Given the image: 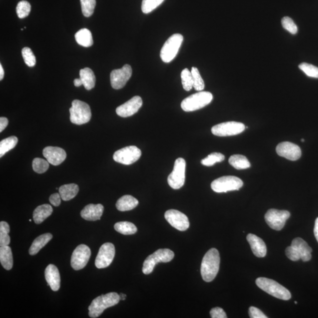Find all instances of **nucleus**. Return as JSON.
<instances>
[{
  "label": "nucleus",
  "instance_id": "49",
  "mask_svg": "<svg viewBox=\"0 0 318 318\" xmlns=\"http://www.w3.org/2000/svg\"><path fill=\"white\" fill-rule=\"evenodd\" d=\"M8 119L6 118H0V132H2L8 126Z\"/></svg>",
  "mask_w": 318,
  "mask_h": 318
},
{
  "label": "nucleus",
  "instance_id": "7",
  "mask_svg": "<svg viewBox=\"0 0 318 318\" xmlns=\"http://www.w3.org/2000/svg\"><path fill=\"white\" fill-rule=\"evenodd\" d=\"M174 252L170 250H158L146 259L142 271L145 274H150L153 272L156 264L160 262H168L174 259Z\"/></svg>",
  "mask_w": 318,
  "mask_h": 318
},
{
  "label": "nucleus",
  "instance_id": "38",
  "mask_svg": "<svg viewBox=\"0 0 318 318\" xmlns=\"http://www.w3.org/2000/svg\"><path fill=\"white\" fill-rule=\"evenodd\" d=\"M193 76L194 88L198 92L203 91L204 88V82L202 78L200 71L196 68H192L191 71Z\"/></svg>",
  "mask_w": 318,
  "mask_h": 318
},
{
  "label": "nucleus",
  "instance_id": "11",
  "mask_svg": "<svg viewBox=\"0 0 318 318\" xmlns=\"http://www.w3.org/2000/svg\"><path fill=\"white\" fill-rule=\"evenodd\" d=\"M142 152L135 146L125 147L116 152L114 159L118 163L130 165L135 163L140 158Z\"/></svg>",
  "mask_w": 318,
  "mask_h": 318
},
{
  "label": "nucleus",
  "instance_id": "15",
  "mask_svg": "<svg viewBox=\"0 0 318 318\" xmlns=\"http://www.w3.org/2000/svg\"><path fill=\"white\" fill-rule=\"evenodd\" d=\"M132 75L131 66L125 64L120 69L114 70L110 74V82L114 89H121L124 88Z\"/></svg>",
  "mask_w": 318,
  "mask_h": 318
},
{
  "label": "nucleus",
  "instance_id": "39",
  "mask_svg": "<svg viewBox=\"0 0 318 318\" xmlns=\"http://www.w3.org/2000/svg\"><path fill=\"white\" fill-rule=\"evenodd\" d=\"M82 14L89 18L94 14L96 5V0H80Z\"/></svg>",
  "mask_w": 318,
  "mask_h": 318
},
{
  "label": "nucleus",
  "instance_id": "54",
  "mask_svg": "<svg viewBox=\"0 0 318 318\" xmlns=\"http://www.w3.org/2000/svg\"><path fill=\"white\" fill-rule=\"evenodd\" d=\"M301 141H302V142H304V138L302 139V140H301Z\"/></svg>",
  "mask_w": 318,
  "mask_h": 318
},
{
  "label": "nucleus",
  "instance_id": "46",
  "mask_svg": "<svg viewBox=\"0 0 318 318\" xmlns=\"http://www.w3.org/2000/svg\"><path fill=\"white\" fill-rule=\"evenodd\" d=\"M212 318H226V314L222 308L216 307L212 309L210 312Z\"/></svg>",
  "mask_w": 318,
  "mask_h": 318
},
{
  "label": "nucleus",
  "instance_id": "23",
  "mask_svg": "<svg viewBox=\"0 0 318 318\" xmlns=\"http://www.w3.org/2000/svg\"><path fill=\"white\" fill-rule=\"evenodd\" d=\"M291 246L296 248L300 255V260H302V261L308 262L311 260V258H312V255H311L312 251V248L302 238H294L292 242Z\"/></svg>",
  "mask_w": 318,
  "mask_h": 318
},
{
  "label": "nucleus",
  "instance_id": "31",
  "mask_svg": "<svg viewBox=\"0 0 318 318\" xmlns=\"http://www.w3.org/2000/svg\"><path fill=\"white\" fill-rule=\"evenodd\" d=\"M228 163L238 170H246L250 167V164L246 157L241 154L231 156L228 159Z\"/></svg>",
  "mask_w": 318,
  "mask_h": 318
},
{
  "label": "nucleus",
  "instance_id": "6",
  "mask_svg": "<svg viewBox=\"0 0 318 318\" xmlns=\"http://www.w3.org/2000/svg\"><path fill=\"white\" fill-rule=\"evenodd\" d=\"M184 41V37L180 34H174L170 36L165 42L160 51L162 60L166 64L171 62L177 56Z\"/></svg>",
  "mask_w": 318,
  "mask_h": 318
},
{
  "label": "nucleus",
  "instance_id": "55",
  "mask_svg": "<svg viewBox=\"0 0 318 318\" xmlns=\"http://www.w3.org/2000/svg\"><path fill=\"white\" fill-rule=\"evenodd\" d=\"M294 304H297L298 303L297 302H294Z\"/></svg>",
  "mask_w": 318,
  "mask_h": 318
},
{
  "label": "nucleus",
  "instance_id": "24",
  "mask_svg": "<svg viewBox=\"0 0 318 318\" xmlns=\"http://www.w3.org/2000/svg\"><path fill=\"white\" fill-rule=\"evenodd\" d=\"M52 208L50 205L44 204L40 205L33 212V220L36 224H40L52 213Z\"/></svg>",
  "mask_w": 318,
  "mask_h": 318
},
{
  "label": "nucleus",
  "instance_id": "36",
  "mask_svg": "<svg viewBox=\"0 0 318 318\" xmlns=\"http://www.w3.org/2000/svg\"><path fill=\"white\" fill-rule=\"evenodd\" d=\"M225 157L223 154L220 153H212L208 156V157L204 158L201 161V164L205 166H212L215 164L220 163L224 160Z\"/></svg>",
  "mask_w": 318,
  "mask_h": 318
},
{
  "label": "nucleus",
  "instance_id": "37",
  "mask_svg": "<svg viewBox=\"0 0 318 318\" xmlns=\"http://www.w3.org/2000/svg\"><path fill=\"white\" fill-rule=\"evenodd\" d=\"M32 166L33 170L36 173L42 174L45 173L49 168V163L48 160L41 158H35L32 161Z\"/></svg>",
  "mask_w": 318,
  "mask_h": 318
},
{
  "label": "nucleus",
  "instance_id": "18",
  "mask_svg": "<svg viewBox=\"0 0 318 318\" xmlns=\"http://www.w3.org/2000/svg\"><path fill=\"white\" fill-rule=\"evenodd\" d=\"M143 104V101L140 96H134L125 104L116 108V114L122 118L130 117L136 114Z\"/></svg>",
  "mask_w": 318,
  "mask_h": 318
},
{
  "label": "nucleus",
  "instance_id": "2",
  "mask_svg": "<svg viewBox=\"0 0 318 318\" xmlns=\"http://www.w3.org/2000/svg\"><path fill=\"white\" fill-rule=\"evenodd\" d=\"M120 296L116 292L102 294L92 301L88 306V316L92 318H98L107 308L116 306L120 302Z\"/></svg>",
  "mask_w": 318,
  "mask_h": 318
},
{
  "label": "nucleus",
  "instance_id": "44",
  "mask_svg": "<svg viewBox=\"0 0 318 318\" xmlns=\"http://www.w3.org/2000/svg\"><path fill=\"white\" fill-rule=\"evenodd\" d=\"M282 25L284 29L289 32L292 34H296L298 32V26L293 20L289 16H284L282 19Z\"/></svg>",
  "mask_w": 318,
  "mask_h": 318
},
{
  "label": "nucleus",
  "instance_id": "33",
  "mask_svg": "<svg viewBox=\"0 0 318 318\" xmlns=\"http://www.w3.org/2000/svg\"><path fill=\"white\" fill-rule=\"evenodd\" d=\"M18 143V138L16 136H10L6 138L0 142V158L14 148Z\"/></svg>",
  "mask_w": 318,
  "mask_h": 318
},
{
  "label": "nucleus",
  "instance_id": "28",
  "mask_svg": "<svg viewBox=\"0 0 318 318\" xmlns=\"http://www.w3.org/2000/svg\"><path fill=\"white\" fill-rule=\"evenodd\" d=\"M78 191V185L74 184L62 185L59 188V194L64 201H68L75 198Z\"/></svg>",
  "mask_w": 318,
  "mask_h": 318
},
{
  "label": "nucleus",
  "instance_id": "40",
  "mask_svg": "<svg viewBox=\"0 0 318 318\" xmlns=\"http://www.w3.org/2000/svg\"><path fill=\"white\" fill-rule=\"evenodd\" d=\"M164 0H143L142 10L144 14H148L160 6Z\"/></svg>",
  "mask_w": 318,
  "mask_h": 318
},
{
  "label": "nucleus",
  "instance_id": "20",
  "mask_svg": "<svg viewBox=\"0 0 318 318\" xmlns=\"http://www.w3.org/2000/svg\"><path fill=\"white\" fill-rule=\"evenodd\" d=\"M104 207L102 204H89L81 212V216L88 221L100 220L104 213Z\"/></svg>",
  "mask_w": 318,
  "mask_h": 318
},
{
  "label": "nucleus",
  "instance_id": "17",
  "mask_svg": "<svg viewBox=\"0 0 318 318\" xmlns=\"http://www.w3.org/2000/svg\"><path fill=\"white\" fill-rule=\"evenodd\" d=\"M276 151L280 156L292 161L298 160L302 155L300 148L298 145L289 142H282L278 144Z\"/></svg>",
  "mask_w": 318,
  "mask_h": 318
},
{
  "label": "nucleus",
  "instance_id": "52",
  "mask_svg": "<svg viewBox=\"0 0 318 318\" xmlns=\"http://www.w3.org/2000/svg\"><path fill=\"white\" fill-rule=\"evenodd\" d=\"M4 77V71L2 64H0V80H2Z\"/></svg>",
  "mask_w": 318,
  "mask_h": 318
},
{
  "label": "nucleus",
  "instance_id": "27",
  "mask_svg": "<svg viewBox=\"0 0 318 318\" xmlns=\"http://www.w3.org/2000/svg\"><path fill=\"white\" fill-rule=\"evenodd\" d=\"M52 235L51 234H45L40 235L33 241L30 248L29 254L31 255L37 254L42 248H44L50 241L52 240Z\"/></svg>",
  "mask_w": 318,
  "mask_h": 318
},
{
  "label": "nucleus",
  "instance_id": "51",
  "mask_svg": "<svg viewBox=\"0 0 318 318\" xmlns=\"http://www.w3.org/2000/svg\"><path fill=\"white\" fill-rule=\"evenodd\" d=\"M74 84L76 87H80V86L82 85V82L80 78H76L74 80Z\"/></svg>",
  "mask_w": 318,
  "mask_h": 318
},
{
  "label": "nucleus",
  "instance_id": "47",
  "mask_svg": "<svg viewBox=\"0 0 318 318\" xmlns=\"http://www.w3.org/2000/svg\"><path fill=\"white\" fill-rule=\"evenodd\" d=\"M249 314L251 318H267L268 317L258 308L251 306L250 308Z\"/></svg>",
  "mask_w": 318,
  "mask_h": 318
},
{
  "label": "nucleus",
  "instance_id": "29",
  "mask_svg": "<svg viewBox=\"0 0 318 318\" xmlns=\"http://www.w3.org/2000/svg\"><path fill=\"white\" fill-rule=\"evenodd\" d=\"M75 38L79 45L85 48L91 47L94 44L92 32L87 28L80 30L76 32Z\"/></svg>",
  "mask_w": 318,
  "mask_h": 318
},
{
  "label": "nucleus",
  "instance_id": "14",
  "mask_svg": "<svg viewBox=\"0 0 318 318\" xmlns=\"http://www.w3.org/2000/svg\"><path fill=\"white\" fill-rule=\"evenodd\" d=\"M114 256L115 248L114 244L106 243L102 245L95 260L96 266L98 269L108 267L114 260Z\"/></svg>",
  "mask_w": 318,
  "mask_h": 318
},
{
  "label": "nucleus",
  "instance_id": "30",
  "mask_svg": "<svg viewBox=\"0 0 318 318\" xmlns=\"http://www.w3.org/2000/svg\"><path fill=\"white\" fill-rule=\"evenodd\" d=\"M0 262L5 270H9L12 269L13 259L10 247L5 246L0 248Z\"/></svg>",
  "mask_w": 318,
  "mask_h": 318
},
{
  "label": "nucleus",
  "instance_id": "26",
  "mask_svg": "<svg viewBox=\"0 0 318 318\" xmlns=\"http://www.w3.org/2000/svg\"><path fill=\"white\" fill-rule=\"evenodd\" d=\"M138 204L136 198L130 195H125L118 200L116 208L119 211L125 212L134 210Z\"/></svg>",
  "mask_w": 318,
  "mask_h": 318
},
{
  "label": "nucleus",
  "instance_id": "13",
  "mask_svg": "<svg viewBox=\"0 0 318 318\" xmlns=\"http://www.w3.org/2000/svg\"><path fill=\"white\" fill-rule=\"evenodd\" d=\"M91 256V250L87 245L80 244L72 254V267L76 270H81L88 264Z\"/></svg>",
  "mask_w": 318,
  "mask_h": 318
},
{
  "label": "nucleus",
  "instance_id": "3",
  "mask_svg": "<svg viewBox=\"0 0 318 318\" xmlns=\"http://www.w3.org/2000/svg\"><path fill=\"white\" fill-rule=\"evenodd\" d=\"M257 286L265 292L274 298L284 300H290L291 298L290 292L286 288L282 286L277 282L266 278H259L256 280Z\"/></svg>",
  "mask_w": 318,
  "mask_h": 318
},
{
  "label": "nucleus",
  "instance_id": "16",
  "mask_svg": "<svg viewBox=\"0 0 318 318\" xmlns=\"http://www.w3.org/2000/svg\"><path fill=\"white\" fill-rule=\"evenodd\" d=\"M166 220L172 226L180 231H185L190 227V221L186 215L177 210H171L166 212Z\"/></svg>",
  "mask_w": 318,
  "mask_h": 318
},
{
  "label": "nucleus",
  "instance_id": "42",
  "mask_svg": "<svg viewBox=\"0 0 318 318\" xmlns=\"http://www.w3.org/2000/svg\"><path fill=\"white\" fill-rule=\"evenodd\" d=\"M299 68L308 77L318 78V68L312 64L302 62L299 65Z\"/></svg>",
  "mask_w": 318,
  "mask_h": 318
},
{
  "label": "nucleus",
  "instance_id": "8",
  "mask_svg": "<svg viewBox=\"0 0 318 318\" xmlns=\"http://www.w3.org/2000/svg\"><path fill=\"white\" fill-rule=\"evenodd\" d=\"M243 185V182L240 178L233 176H226L212 182L211 188L216 193H226L230 191L240 190Z\"/></svg>",
  "mask_w": 318,
  "mask_h": 318
},
{
  "label": "nucleus",
  "instance_id": "22",
  "mask_svg": "<svg viewBox=\"0 0 318 318\" xmlns=\"http://www.w3.org/2000/svg\"><path fill=\"white\" fill-rule=\"evenodd\" d=\"M246 238L255 256L258 258H264L266 256L267 252L266 244L262 238L254 234H248Z\"/></svg>",
  "mask_w": 318,
  "mask_h": 318
},
{
  "label": "nucleus",
  "instance_id": "32",
  "mask_svg": "<svg viewBox=\"0 0 318 318\" xmlns=\"http://www.w3.org/2000/svg\"><path fill=\"white\" fill-rule=\"evenodd\" d=\"M115 230L124 235L134 234L137 232L138 228L134 224L129 222H120L114 224Z\"/></svg>",
  "mask_w": 318,
  "mask_h": 318
},
{
  "label": "nucleus",
  "instance_id": "41",
  "mask_svg": "<svg viewBox=\"0 0 318 318\" xmlns=\"http://www.w3.org/2000/svg\"><path fill=\"white\" fill-rule=\"evenodd\" d=\"M31 9V5L28 2L22 1L16 6V14L20 18H24L29 15Z\"/></svg>",
  "mask_w": 318,
  "mask_h": 318
},
{
  "label": "nucleus",
  "instance_id": "35",
  "mask_svg": "<svg viewBox=\"0 0 318 318\" xmlns=\"http://www.w3.org/2000/svg\"><path fill=\"white\" fill-rule=\"evenodd\" d=\"M182 85L186 91H190L194 88L193 76L191 72L186 68L181 72Z\"/></svg>",
  "mask_w": 318,
  "mask_h": 318
},
{
  "label": "nucleus",
  "instance_id": "25",
  "mask_svg": "<svg viewBox=\"0 0 318 318\" xmlns=\"http://www.w3.org/2000/svg\"><path fill=\"white\" fill-rule=\"evenodd\" d=\"M80 78L82 80V85L88 90H90L94 88L96 76L90 68H86L80 71Z\"/></svg>",
  "mask_w": 318,
  "mask_h": 318
},
{
  "label": "nucleus",
  "instance_id": "12",
  "mask_svg": "<svg viewBox=\"0 0 318 318\" xmlns=\"http://www.w3.org/2000/svg\"><path fill=\"white\" fill-rule=\"evenodd\" d=\"M290 214L287 210H280L272 208L265 214L264 220L270 228L276 230H280L284 228Z\"/></svg>",
  "mask_w": 318,
  "mask_h": 318
},
{
  "label": "nucleus",
  "instance_id": "5",
  "mask_svg": "<svg viewBox=\"0 0 318 318\" xmlns=\"http://www.w3.org/2000/svg\"><path fill=\"white\" fill-rule=\"evenodd\" d=\"M70 120L72 124L82 125L87 124L90 120L92 112L90 106L86 102L78 100L72 102V106L70 108Z\"/></svg>",
  "mask_w": 318,
  "mask_h": 318
},
{
  "label": "nucleus",
  "instance_id": "45",
  "mask_svg": "<svg viewBox=\"0 0 318 318\" xmlns=\"http://www.w3.org/2000/svg\"><path fill=\"white\" fill-rule=\"evenodd\" d=\"M286 256L292 261H298L300 260V256L296 248L292 246L288 247L286 250Z\"/></svg>",
  "mask_w": 318,
  "mask_h": 318
},
{
  "label": "nucleus",
  "instance_id": "4",
  "mask_svg": "<svg viewBox=\"0 0 318 318\" xmlns=\"http://www.w3.org/2000/svg\"><path fill=\"white\" fill-rule=\"evenodd\" d=\"M213 100V95L208 92H198L184 99L181 108L184 112H194L204 108Z\"/></svg>",
  "mask_w": 318,
  "mask_h": 318
},
{
  "label": "nucleus",
  "instance_id": "43",
  "mask_svg": "<svg viewBox=\"0 0 318 318\" xmlns=\"http://www.w3.org/2000/svg\"><path fill=\"white\" fill-rule=\"evenodd\" d=\"M22 56L25 64L28 65V67H34L36 64V58L34 53L32 52L30 48H22Z\"/></svg>",
  "mask_w": 318,
  "mask_h": 318
},
{
  "label": "nucleus",
  "instance_id": "19",
  "mask_svg": "<svg viewBox=\"0 0 318 318\" xmlns=\"http://www.w3.org/2000/svg\"><path fill=\"white\" fill-rule=\"evenodd\" d=\"M43 156L50 164L58 166L65 160L67 154L64 149L58 147L48 146L43 150Z\"/></svg>",
  "mask_w": 318,
  "mask_h": 318
},
{
  "label": "nucleus",
  "instance_id": "48",
  "mask_svg": "<svg viewBox=\"0 0 318 318\" xmlns=\"http://www.w3.org/2000/svg\"><path fill=\"white\" fill-rule=\"evenodd\" d=\"M61 196L60 194H53L50 196L49 200L51 204L56 207H58L61 204Z\"/></svg>",
  "mask_w": 318,
  "mask_h": 318
},
{
  "label": "nucleus",
  "instance_id": "1",
  "mask_svg": "<svg viewBox=\"0 0 318 318\" xmlns=\"http://www.w3.org/2000/svg\"><path fill=\"white\" fill-rule=\"evenodd\" d=\"M220 255L214 248L208 250L205 254L201 264V274L203 280L210 282L216 278L220 270Z\"/></svg>",
  "mask_w": 318,
  "mask_h": 318
},
{
  "label": "nucleus",
  "instance_id": "50",
  "mask_svg": "<svg viewBox=\"0 0 318 318\" xmlns=\"http://www.w3.org/2000/svg\"><path fill=\"white\" fill-rule=\"evenodd\" d=\"M314 234L318 242V218L316 220V223H314Z\"/></svg>",
  "mask_w": 318,
  "mask_h": 318
},
{
  "label": "nucleus",
  "instance_id": "21",
  "mask_svg": "<svg viewBox=\"0 0 318 318\" xmlns=\"http://www.w3.org/2000/svg\"><path fill=\"white\" fill-rule=\"evenodd\" d=\"M46 280L53 291H58L60 287V276L58 268L50 264L45 270Z\"/></svg>",
  "mask_w": 318,
  "mask_h": 318
},
{
  "label": "nucleus",
  "instance_id": "10",
  "mask_svg": "<svg viewBox=\"0 0 318 318\" xmlns=\"http://www.w3.org/2000/svg\"><path fill=\"white\" fill-rule=\"evenodd\" d=\"M246 128L240 122H228L214 126L212 128V134L220 137L231 136L240 134Z\"/></svg>",
  "mask_w": 318,
  "mask_h": 318
},
{
  "label": "nucleus",
  "instance_id": "34",
  "mask_svg": "<svg viewBox=\"0 0 318 318\" xmlns=\"http://www.w3.org/2000/svg\"><path fill=\"white\" fill-rule=\"evenodd\" d=\"M9 224L6 222H0V246H8L10 243V238L8 236L10 232Z\"/></svg>",
  "mask_w": 318,
  "mask_h": 318
},
{
  "label": "nucleus",
  "instance_id": "53",
  "mask_svg": "<svg viewBox=\"0 0 318 318\" xmlns=\"http://www.w3.org/2000/svg\"><path fill=\"white\" fill-rule=\"evenodd\" d=\"M120 296V299L122 300H126V294H119Z\"/></svg>",
  "mask_w": 318,
  "mask_h": 318
},
{
  "label": "nucleus",
  "instance_id": "9",
  "mask_svg": "<svg viewBox=\"0 0 318 318\" xmlns=\"http://www.w3.org/2000/svg\"><path fill=\"white\" fill-rule=\"evenodd\" d=\"M186 163L183 158H178L176 160L174 170L168 176V185L174 190H180L184 186L186 178Z\"/></svg>",
  "mask_w": 318,
  "mask_h": 318
}]
</instances>
